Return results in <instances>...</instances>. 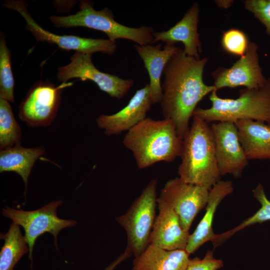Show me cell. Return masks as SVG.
I'll return each instance as SVG.
<instances>
[{"label": "cell", "instance_id": "2e32d148", "mask_svg": "<svg viewBox=\"0 0 270 270\" xmlns=\"http://www.w3.org/2000/svg\"><path fill=\"white\" fill-rule=\"evenodd\" d=\"M200 8L194 2L187 10L182 18L169 30L154 32L152 44L161 42L168 44L181 42L184 52L188 56L200 58L202 44L198 31Z\"/></svg>", "mask_w": 270, "mask_h": 270}, {"label": "cell", "instance_id": "8fae6325", "mask_svg": "<svg viewBox=\"0 0 270 270\" xmlns=\"http://www.w3.org/2000/svg\"><path fill=\"white\" fill-rule=\"evenodd\" d=\"M210 190L176 177L166 182L159 198L172 207L178 216L182 228L188 232L194 218L206 206Z\"/></svg>", "mask_w": 270, "mask_h": 270}, {"label": "cell", "instance_id": "7c38bea8", "mask_svg": "<svg viewBox=\"0 0 270 270\" xmlns=\"http://www.w3.org/2000/svg\"><path fill=\"white\" fill-rule=\"evenodd\" d=\"M258 46L250 42L245 54L230 68H219L212 73L216 89L244 86L248 89L263 86L267 78L260 64Z\"/></svg>", "mask_w": 270, "mask_h": 270}, {"label": "cell", "instance_id": "8992f818", "mask_svg": "<svg viewBox=\"0 0 270 270\" xmlns=\"http://www.w3.org/2000/svg\"><path fill=\"white\" fill-rule=\"evenodd\" d=\"M157 179L152 180L133 202L126 212L116 218L125 230L128 250L135 258L149 244L150 236L156 219Z\"/></svg>", "mask_w": 270, "mask_h": 270}, {"label": "cell", "instance_id": "ba28073f", "mask_svg": "<svg viewBox=\"0 0 270 270\" xmlns=\"http://www.w3.org/2000/svg\"><path fill=\"white\" fill-rule=\"evenodd\" d=\"M3 6L15 10L20 14L26 22V29L30 32L38 41L56 44L62 50H75L90 54L102 52L112 54L116 51L117 45L116 41L109 39L82 38L74 35H58L44 29L34 20L29 13L26 2L8 0L3 3Z\"/></svg>", "mask_w": 270, "mask_h": 270}, {"label": "cell", "instance_id": "277c9868", "mask_svg": "<svg viewBox=\"0 0 270 270\" xmlns=\"http://www.w3.org/2000/svg\"><path fill=\"white\" fill-rule=\"evenodd\" d=\"M216 92L213 91L209 96L211 106L208 108H197L193 116L208 124L235 123L240 120H250L270 125V76L260 88L241 90L239 96L235 99L219 97Z\"/></svg>", "mask_w": 270, "mask_h": 270}, {"label": "cell", "instance_id": "5b68a950", "mask_svg": "<svg viewBox=\"0 0 270 270\" xmlns=\"http://www.w3.org/2000/svg\"><path fill=\"white\" fill-rule=\"evenodd\" d=\"M79 9L75 14L68 16H51L50 20L56 27L83 26L100 30L112 41L123 38L140 46L152 44L154 32L151 26L134 28L122 24L114 20L111 10L106 7L96 10L94 8L93 2L90 0H80Z\"/></svg>", "mask_w": 270, "mask_h": 270}, {"label": "cell", "instance_id": "f546056e", "mask_svg": "<svg viewBox=\"0 0 270 270\" xmlns=\"http://www.w3.org/2000/svg\"><path fill=\"white\" fill-rule=\"evenodd\" d=\"M216 2L218 6L224 8H229L233 2L232 0H216Z\"/></svg>", "mask_w": 270, "mask_h": 270}, {"label": "cell", "instance_id": "44dd1931", "mask_svg": "<svg viewBox=\"0 0 270 270\" xmlns=\"http://www.w3.org/2000/svg\"><path fill=\"white\" fill-rule=\"evenodd\" d=\"M45 152L44 147L26 148L20 144L1 150L0 172H13L22 178L26 188L28 176L36 161Z\"/></svg>", "mask_w": 270, "mask_h": 270}, {"label": "cell", "instance_id": "ffe728a7", "mask_svg": "<svg viewBox=\"0 0 270 270\" xmlns=\"http://www.w3.org/2000/svg\"><path fill=\"white\" fill-rule=\"evenodd\" d=\"M186 249L167 250L149 244L133 260L132 270H186L190 258Z\"/></svg>", "mask_w": 270, "mask_h": 270}, {"label": "cell", "instance_id": "d4e9b609", "mask_svg": "<svg viewBox=\"0 0 270 270\" xmlns=\"http://www.w3.org/2000/svg\"><path fill=\"white\" fill-rule=\"evenodd\" d=\"M254 196L261 205L259 210L252 216L244 220L240 224L232 230L220 234V238L226 240L239 230L250 226L261 224L270 220V200L267 198L263 186L259 184L252 190Z\"/></svg>", "mask_w": 270, "mask_h": 270}, {"label": "cell", "instance_id": "83f0119b", "mask_svg": "<svg viewBox=\"0 0 270 270\" xmlns=\"http://www.w3.org/2000/svg\"><path fill=\"white\" fill-rule=\"evenodd\" d=\"M224 266L223 262L214 258L213 252L208 250L202 258L190 259L186 270H218Z\"/></svg>", "mask_w": 270, "mask_h": 270}, {"label": "cell", "instance_id": "d6986e66", "mask_svg": "<svg viewBox=\"0 0 270 270\" xmlns=\"http://www.w3.org/2000/svg\"><path fill=\"white\" fill-rule=\"evenodd\" d=\"M234 124L248 160H270V125L250 120H240Z\"/></svg>", "mask_w": 270, "mask_h": 270}, {"label": "cell", "instance_id": "603a6c76", "mask_svg": "<svg viewBox=\"0 0 270 270\" xmlns=\"http://www.w3.org/2000/svg\"><path fill=\"white\" fill-rule=\"evenodd\" d=\"M21 130L10 102L0 98V148L1 150L20 144Z\"/></svg>", "mask_w": 270, "mask_h": 270}, {"label": "cell", "instance_id": "6da1fadb", "mask_svg": "<svg viewBox=\"0 0 270 270\" xmlns=\"http://www.w3.org/2000/svg\"><path fill=\"white\" fill-rule=\"evenodd\" d=\"M207 57L196 58L178 48L164 68L160 102L164 118L170 120L183 138L188 131L190 118L198 103L206 95L216 90L203 80ZM217 91V90H216Z\"/></svg>", "mask_w": 270, "mask_h": 270}, {"label": "cell", "instance_id": "f1b7e54d", "mask_svg": "<svg viewBox=\"0 0 270 270\" xmlns=\"http://www.w3.org/2000/svg\"><path fill=\"white\" fill-rule=\"evenodd\" d=\"M132 254L126 248L115 260L110 264L104 270H114L121 262L132 256Z\"/></svg>", "mask_w": 270, "mask_h": 270}, {"label": "cell", "instance_id": "5bb4252c", "mask_svg": "<svg viewBox=\"0 0 270 270\" xmlns=\"http://www.w3.org/2000/svg\"><path fill=\"white\" fill-rule=\"evenodd\" d=\"M152 104L150 86L147 84L136 91L124 108L112 114L99 116L96 122L106 135H118L145 119Z\"/></svg>", "mask_w": 270, "mask_h": 270}, {"label": "cell", "instance_id": "4fadbf2b", "mask_svg": "<svg viewBox=\"0 0 270 270\" xmlns=\"http://www.w3.org/2000/svg\"><path fill=\"white\" fill-rule=\"evenodd\" d=\"M213 134L217 164L221 176H240L248 164L234 123L215 122L210 126Z\"/></svg>", "mask_w": 270, "mask_h": 270}, {"label": "cell", "instance_id": "e0dca14e", "mask_svg": "<svg viewBox=\"0 0 270 270\" xmlns=\"http://www.w3.org/2000/svg\"><path fill=\"white\" fill-rule=\"evenodd\" d=\"M233 190L232 182L228 180H220L210 189L206 212L188 238L186 250L189 254L206 242L214 240L216 236L212 230L214 214L222 200Z\"/></svg>", "mask_w": 270, "mask_h": 270}, {"label": "cell", "instance_id": "30bf717a", "mask_svg": "<svg viewBox=\"0 0 270 270\" xmlns=\"http://www.w3.org/2000/svg\"><path fill=\"white\" fill-rule=\"evenodd\" d=\"M92 54L76 52L70 57V62L58 68L57 78L62 82L78 78L82 80H90L100 90L117 99L124 97L134 84L132 79H123L116 75L100 71L94 65Z\"/></svg>", "mask_w": 270, "mask_h": 270}, {"label": "cell", "instance_id": "9c48e42d", "mask_svg": "<svg viewBox=\"0 0 270 270\" xmlns=\"http://www.w3.org/2000/svg\"><path fill=\"white\" fill-rule=\"evenodd\" d=\"M72 84L62 82L56 86L48 81L36 82L20 106V119L30 126H49L58 113L62 90Z\"/></svg>", "mask_w": 270, "mask_h": 270}, {"label": "cell", "instance_id": "484cf974", "mask_svg": "<svg viewBox=\"0 0 270 270\" xmlns=\"http://www.w3.org/2000/svg\"><path fill=\"white\" fill-rule=\"evenodd\" d=\"M249 42L244 32L233 28L224 32L221 40L222 46L224 51L240 57L245 54Z\"/></svg>", "mask_w": 270, "mask_h": 270}, {"label": "cell", "instance_id": "52a82bcc", "mask_svg": "<svg viewBox=\"0 0 270 270\" xmlns=\"http://www.w3.org/2000/svg\"><path fill=\"white\" fill-rule=\"evenodd\" d=\"M62 204V200L52 201L34 210H24L6 206L2 210V215L23 228L24 237L29 247V258L32 261V252L38 238L45 233L51 234L57 246V238L60 230L77 224L74 220L59 218L56 209Z\"/></svg>", "mask_w": 270, "mask_h": 270}, {"label": "cell", "instance_id": "3957f363", "mask_svg": "<svg viewBox=\"0 0 270 270\" xmlns=\"http://www.w3.org/2000/svg\"><path fill=\"white\" fill-rule=\"evenodd\" d=\"M192 122L182 138L179 178L184 182L210 190L220 181L214 141L210 126L193 116Z\"/></svg>", "mask_w": 270, "mask_h": 270}, {"label": "cell", "instance_id": "ac0fdd59", "mask_svg": "<svg viewBox=\"0 0 270 270\" xmlns=\"http://www.w3.org/2000/svg\"><path fill=\"white\" fill-rule=\"evenodd\" d=\"M134 48L148 74L152 103H160L162 96L161 76L165 66L178 48L174 44H166L162 50L161 44L156 46L135 44Z\"/></svg>", "mask_w": 270, "mask_h": 270}, {"label": "cell", "instance_id": "cb8c5ba5", "mask_svg": "<svg viewBox=\"0 0 270 270\" xmlns=\"http://www.w3.org/2000/svg\"><path fill=\"white\" fill-rule=\"evenodd\" d=\"M10 52L7 46L5 36L0 37V98L14 102V80L12 70Z\"/></svg>", "mask_w": 270, "mask_h": 270}, {"label": "cell", "instance_id": "7a4b0ae2", "mask_svg": "<svg viewBox=\"0 0 270 270\" xmlns=\"http://www.w3.org/2000/svg\"><path fill=\"white\" fill-rule=\"evenodd\" d=\"M122 142L132 152L138 168L143 169L180 156L182 138L170 120L146 118L127 132Z\"/></svg>", "mask_w": 270, "mask_h": 270}, {"label": "cell", "instance_id": "4316f807", "mask_svg": "<svg viewBox=\"0 0 270 270\" xmlns=\"http://www.w3.org/2000/svg\"><path fill=\"white\" fill-rule=\"evenodd\" d=\"M243 3L245 8L264 26L270 41V0H246Z\"/></svg>", "mask_w": 270, "mask_h": 270}, {"label": "cell", "instance_id": "7402d4cb", "mask_svg": "<svg viewBox=\"0 0 270 270\" xmlns=\"http://www.w3.org/2000/svg\"><path fill=\"white\" fill-rule=\"evenodd\" d=\"M20 226L12 222L8 232L0 234L4 244L0 252V270H13L20 258L29 253L28 242Z\"/></svg>", "mask_w": 270, "mask_h": 270}, {"label": "cell", "instance_id": "4dcf8cb0", "mask_svg": "<svg viewBox=\"0 0 270 270\" xmlns=\"http://www.w3.org/2000/svg\"></svg>", "mask_w": 270, "mask_h": 270}, {"label": "cell", "instance_id": "9a60e30c", "mask_svg": "<svg viewBox=\"0 0 270 270\" xmlns=\"http://www.w3.org/2000/svg\"><path fill=\"white\" fill-rule=\"evenodd\" d=\"M158 214L150 236L149 244L167 250L186 249L190 234L182 228L178 216L166 201L157 198Z\"/></svg>", "mask_w": 270, "mask_h": 270}]
</instances>
